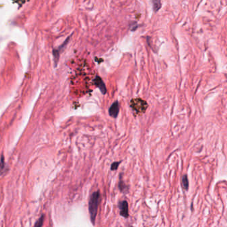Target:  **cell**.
Wrapping results in <instances>:
<instances>
[{
    "label": "cell",
    "mask_w": 227,
    "mask_h": 227,
    "mask_svg": "<svg viewBox=\"0 0 227 227\" xmlns=\"http://www.w3.org/2000/svg\"><path fill=\"white\" fill-rule=\"evenodd\" d=\"M100 192L99 191L94 192L91 195L89 201V212L90 215V219L92 224L95 225V219L98 212V207L100 203Z\"/></svg>",
    "instance_id": "cell-1"
},
{
    "label": "cell",
    "mask_w": 227,
    "mask_h": 227,
    "mask_svg": "<svg viewBox=\"0 0 227 227\" xmlns=\"http://www.w3.org/2000/svg\"><path fill=\"white\" fill-rule=\"evenodd\" d=\"M130 106L133 110L138 114H143L145 112L148 108V104L146 101L141 98H135L131 100Z\"/></svg>",
    "instance_id": "cell-2"
},
{
    "label": "cell",
    "mask_w": 227,
    "mask_h": 227,
    "mask_svg": "<svg viewBox=\"0 0 227 227\" xmlns=\"http://www.w3.org/2000/svg\"><path fill=\"white\" fill-rule=\"evenodd\" d=\"M119 208L120 209V215L124 218L129 217V205L127 201H122L119 203Z\"/></svg>",
    "instance_id": "cell-3"
},
{
    "label": "cell",
    "mask_w": 227,
    "mask_h": 227,
    "mask_svg": "<svg viewBox=\"0 0 227 227\" xmlns=\"http://www.w3.org/2000/svg\"><path fill=\"white\" fill-rule=\"evenodd\" d=\"M119 112V104L117 101L113 103L109 110V114L113 118H116Z\"/></svg>",
    "instance_id": "cell-4"
},
{
    "label": "cell",
    "mask_w": 227,
    "mask_h": 227,
    "mask_svg": "<svg viewBox=\"0 0 227 227\" xmlns=\"http://www.w3.org/2000/svg\"><path fill=\"white\" fill-rule=\"evenodd\" d=\"M95 84H96L97 87L100 88V90H101V92L103 94H105L107 92V90H106L105 85V84H104L101 79L100 78V77H99L98 76H97V77L95 79Z\"/></svg>",
    "instance_id": "cell-5"
},
{
    "label": "cell",
    "mask_w": 227,
    "mask_h": 227,
    "mask_svg": "<svg viewBox=\"0 0 227 227\" xmlns=\"http://www.w3.org/2000/svg\"><path fill=\"white\" fill-rule=\"evenodd\" d=\"M182 183H183V186L184 189L187 191L189 189V179L187 175H184L183 177V179H182Z\"/></svg>",
    "instance_id": "cell-6"
},
{
    "label": "cell",
    "mask_w": 227,
    "mask_h": 227,
    "mask_svg": "<svg viewBox=\"0 0 227 227\" xmlns=\"http://www.w3.org/2000/svg\"><path fill=\"white\" fill-rule=\"evenodd\" d=\"M119 189L121 192H126V191L128 190L127 187V185L124 183L123 181H122V179H120V181H119Z\"/></svg>",
    "instance_id": "cell-7"
},
{
    "label": "cell",
    "mask_w": 227,
    "mask_h": 227,
    "mask_svg": "<svg viewBox=\"0 0 227 227\" xmlns=\"http://www.w3.org/2000/svg\"><path fill=\"white\" fill-rule=\"evenodd\" d=\"M44 221V215H42L39 219L35 222L34 227H42Z\"/></svg>",
    "instance_id": "cell-8"
},
{
    "label": "cell",
    "mask_w": 227,
    "mask_h": 227,
    "mask_svg": "<svg viewBox=\"0 0 227 227\" xmlns=\"http://www.w3.org/2000/svg\"><path fill=\"white\" fill-rule=\"evenodd\" d=\"M154 3V9L155 11L159 10L161 7V0H153Z\"/></svg>",
    "instance_id": "cell-9"
},
{
    "label": "cell",
    "mask_w": 227,
    "mask_h": 227,
    "mask_svg": "<svg viewBox=\"0 0 227 227\" xmlns=\"http://www.w3.org/2000/svg\"><path fill=\"white\" fill-rule=\"evenodd\" d=\"M120 163H121V161L113 163L112 165H111V170L112 171H115V170L117 169V168H118V167H119V165L120 164Z\"/></svg>",
    "instance_id": "cell-10"
},
{
    "label": "cell",
    "mask_w": 227,
    "mask_h": 227,
    "mask_svg": "<svg viewBox=\"0 0 227 227\" xmlns=\"http://www.w3.org/2000/svg\"><path fill=\"white\" fill-rule=\"evenodd\" d=\"M3 161H3V158L2 157L1 161H0V171H1V172L2 171L3 169L4 168V164H5V163H4Z\"/></svg>",
    "instance_id": "cell-11"
}]
</instances>
